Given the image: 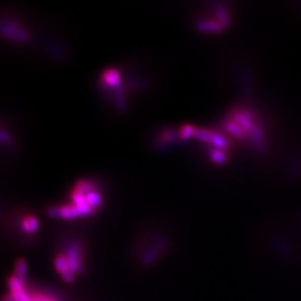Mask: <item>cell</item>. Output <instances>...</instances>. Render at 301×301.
Masks as SVG:
<instances>
[{
    "mask_svg": "<svg viewBox=\"0 0 301 301\" xmlns=\"http://www.w3.org/2000/svg\"><path fill=\"white\" fill-rule=\"evenodd\" d=\"M67 263L69 270L73 275H75L77 272H79L82 267L81 263V252L78 246L73 245L67 250Z\"/></svg>",
    "mask_w": 301,
    "mask_h": 301,
    "instance_id": "6da1fadb",
    "label": "cell"
},
{
    "mask_svg": "<svg viewBox=\"0 0 301 301\" xmlns=\"http://www.w3.org/2000/svg\"><path fill=\"white\" fill-rule=\"evenodd\" d=\"M55 267L58 273H60L63 279L67 282H71L73 280V274L69 270L68 263H67L66 255H59L55 258Z\"/></svg>",
    "mask_w": 301,
    "mask_h": 301,
    "instance_id": "7a4b0ae2",
    "label": "cell"
},
{
    "mask_svg": "<svg viewBox=\"0 0 301 301\" xmlns=\"http://www.w3.org/2000/svg\"><path fill=\"white\" fill-rule=\"evenodd\" d=\"M234 121L244 130L245 133L247 132H253L256 127L254 126L251 117L245 112H238L234 115Z\"/></svg>",
    "mask_w": 301,
    "mask_h": 301,
    "instance_id": "3957f363",
    "label": "cell"
},
{
    "mask_svg": "<svg viewBox=\"0 0 301 301\" xmlns=\"http://www.w3.org/2000/svg\"><path fill=\"white\" fill-rule=\"evenodd\" d=\"M198 30L202 32H212V33H218L221 31L222 26L218 22L210 21V20H202L197 24Z\"/></svg>",
    "mask_w": 301,
    "mask_h": 301,
    "instance_id": "277c9868",
    "label": "cell"
},
{
    "mask_svg": "<svg viewBox=\"0 0 301 301\" xmlns=\"http://www.w3.org/2000/svg\"><path fill=\"white\" fill-rule=\"evenodd\" d=\"M102 80L108 86H117L119 83L118 71L114 68H109L102 73Z\"/></svg>",
    "mask_w": 301,
    "mask_h": 301,
    "instance_id": "5b68a950",
    "label": "cell"
},
{
    "mask_svg": "<svg viewBox=\"0 0 301 301\" xmlns=\"http://www.w3.org/2000/svg\"><path fill=\"white\" fill-rule=\"evenodd\" d=\"M21 225H22V228L25 232L33 233L38 229L39 222H38L37 218L34 215H28V216H25L23 218Z\"/></svg>",
    "mask_w": 301,
    "mask_h": 301,
    "instance_id": "8992f818",
    "label": "cell"
},
{
    "mask_svg": "<svg viewBox=\"0 0 301 301\" xmlns=\"http://www.w3.org/2000/svg\"><path fill=\"white\" fill-rule=\"evenodd\" d=\"M86 196V201L88 203V205L93 209H97L99 208L101 204V197H100V194L94 190H91L89 192H87L85 194Z\"/></svg>",
    "mask_w": 301,
    "mask_h": 301,
    "instance_id": "52a82bcc",
    "label": "cell"
},
{
    "mask_svg": "<svg viewBox=\"0 0 301 301\" xmlns=\"http://www.w3.org/2000/svg\"><path fill=\"white\" fill-rule=\"evenodd\" d=\"M211 143H213L215 148H218V149H225L227 146H228V142L227 140L220 134H215L213 132V135H212V139H211Z\"/></svg>",
    "mask_w": 301,
    "mask_h": 301,
    "instance_id": "ba28073f",
    "label": "cell"
},
{
    "mask_svg": "<svg viewBox=\"0 0 301 301\" xmlns=\"http://www.w3.org/2000/svg\"><path fill=\"white\" fill-rule=\"evenodd\" d=\"M27 275V263L25 260L20 259L17 261L16 263V268H15V277H17L18 279L24 281L25 277Z\"/></svg>",
    "mask_w": 301,
    "mask_h": 301,
    "instance_id": "9c48e42d",
    "label": "cell"
},
{
    "mask_svg": "<svg viewBox=\"0 0 301 301\" xmlns=\"http://www.w3.org/2000/svg\"><path fill=\"white\" fill-rule=\"evenodd\" d=\"M215 10H216V16L218 19V23L221 26H227L229 24V17H228L226 9L222 6H217L215 8Z\"/></svg>",
    "mask_w": 301,
    "mask_h": 301,
    "instance_id": "30bf717a",
    "label": "cell"
},
{
    "mask_svg": "<svg viewBox=\"0 0 301 301\" xmlns=\"http://www.w3.org/2000/svg\"><path fill=\"white\" fill-rule=\"evenodd\" d=\"M211 157L214 162L216 164H223L226 161V155L223 153L221 149H213L211 152Z\"/></svg>",
    "mask_w": 301,
    "mask_h": 301,
    "instance_id": "8fae6325",
    "label": "cell"
},
{
    "mask_svg": "<svg viewBox=\"0 0 301 301\" xmlns=\"http://www.w3.org/2000/svg\"><path fill=\"white\" fill-rule=\"evenodd\" d=\"M212 135H213V132L209 131L207 129H196V131L194 133V136L197 139L202 140V141H207V142H211Z\"/></svg>",
    "mask_w": 301,
    "mask_h": 301,
    "instance_id": "7c38bea8",
    "label": "cell"
},
{
    "mask_svg": "<svg viewBox=\"0 0 301 301\" xmlns=\"http://www.w3.org/2000/svg\"><path fill=\"white\" fill-rule=\"evenodd\" d=\"M196 131V128L190 124H187V125H184L180 128V131H179V137L181 139H186L188 138L189 136L191 135H194V133Z\"/></svg>",
    "mask_w": 301,
    "mask_h": 301,
    "instance_id": "4fadbf2b",
    "label": "cell"
},
{
    "mask_svg": "<svg viewBox=\"0 0 301 301\" xmlns=\"http://www.w3.org/2000/svg\"><path fill=\"white\" fill-rule=\"evenodd\" d=\"M226 128L227 130L231 133L232 134H234L235 136H243L245 132L244 130L236 123V122H228L227 125H226Z\"/></svg>",
    "mask_w": 301,
    "mask_h": 301,
    "instance_id": "5bb4252c",
    "label": "cell"
}]
</instances>
